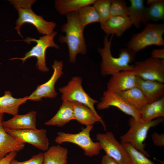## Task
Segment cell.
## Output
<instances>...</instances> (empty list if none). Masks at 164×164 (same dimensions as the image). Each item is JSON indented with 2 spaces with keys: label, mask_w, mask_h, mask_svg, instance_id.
I'll return each mask as SVG.
<instances>
[{
  "label": "cell",
  "mask_w": 164,
  "mask_h": 164,
  "mask_svg": "<svg viewBox=\"0 0 164 164\" xmlns=\"http://www.w3.org/2000/svg\"><path fill=\"white\" fill-rule=\"evenodd\" d=\"M36 115V113L35 111L23 115L17 114L7 121H3L2 125L4 128L12 130L35 129Z\"/></svg>",
  "instance_id": "17"
},
{
  "label": "cell",
  "mask_w": 164,
  "mask_h": 164,
  "mask_svg": "<svg viewBox=\"0 0 164 164\" xmlns=\"http://www.w3.org/2000/svg\"><path fill=\"white\" fill-rule=\"evenodd\" d=\"M57 33L56 32L54 31L50 34L40 37L39 39L27 37L26 39L22 40L28 44H30L32 42H36V45L27 52L23 57L12 58L10 60H20L22 61L23 63L27 59L34 57L37 59L36 66L38 69L43 72H48L49 69L46 64V52L47 49L50 47L59 49V46L54 41V38Z\"/></svg>",
  "instance_id": "8"
},
{
  "label": "cell",
  "mask_w": 164,
  "mask_h": 164,
  "mask_svg": "<svg viewBox=\"0 0 164 164\" xmlns=\"http://www.w3.org/2000/svg\"><path fill=\"white\" fill-rule=\"evenodd\" d=\"M132 25L128 16H116L110 17L101 27L107 36L115 34L120 37Z\"/></svg>",
  "instance_id": "15"
},
{
  "label": "cell",
  "mask_w": 164,
  "mask_h": 164,
  "mask_svg": "<svg viewBox=\"0 0 164 164\" xmlns=\"http://www.w3.org/2000/svg\"><path fill=\"white\" fill-rule=\"evenodd\" d=\"M162 118L145 121L142 120H136L131 117L128 120L130 128L126 133L120 136L121 142L129 143L146 157H150L145 149L144 142L149 129L162 123L163 121Z\"/></svg>",
  "instance_id": "4"
},
{
  "label": "cell",
  "mask_w": 164,
  "mask_h": 164,
  "mask_svg": "<svg viewBox=\"0 0 164 164\" xmlns=\"http://www.w3.org/2000/svg\"><path fill=\"white\" fill-rule=\"evenodd\" d=\"M133 70L136 76L142 79L164 82V60L151 57L136 62Z\"/></svg>",
  "instance_id": "10"
},
{
  "label": "cell",
  "mask_w": 164,
  "mask_h": 164,
  "mask_svg": "<svg viewBox=\"0 0 164 164\" xmlns=\"http://www.w3.org/2000/svg\"><path fill=\"white\" fill-rule=\"evenodd\" d=\"M3 115L0 114V160L8 154L21 150L25 145L24 143L15 139L5 131L2 124Z\"/></svg>",
  "instance_id": "18"
},
{
  "label": "cell",
  "mask_w": 164,
  "mask_h": 164,
  "mask_svg": "<svg viewBox=\"0 0 164 164\" xmlns=\"http://www.w3.org/2000/svg\"><path fill=\"white\" fill-rule=\"evenodd\" d=\"M111 106L116 107L136 120H142L141 114L139 111L117 94L107 90L104 91L101 101L97 104V108L99 110H102L108 109Z\"/></svg>",
  "instance_id": "13"
},
{
  "label": "cell",
  "mask_w": 164,
  "mask_h": 164,
  "mask_svg": "<svg viewBox=\"0 0 164 164\" xmlns=\"http://www.w3.org/2000/svg\"><path fill=\"white\" fill-rule=\"evenodd\" d=\"M136 87L142 92L149 103L164 96V84L157 81L145 80L137 77Z\"/></svg>",
  "instance_id": "16"
},
{
  "label": "cell",
  "mask_w": 164,
  "mask_h": 164,
  "mask_svg": "<svg viewBox=\"0 0 164 164\" xmlns=\"http://www.w3.org/2000/svg\"><path fill=\"white\" fill-rule=\"evenodd\" d=\"M28 100V96L15 98L10 91H5L4 94L0 97V114L7 113L14 116L18 114L19 107Z\"/></svg>",
  "instance_id": "20"
},
{
  "label": "cell",
  "mask_w": 164,
  "mask_h": 164,
  "mask_svg": "<svg viewBox=\"0 0 164 164\" xmlns=\"http://www.w3.org/2000/svg\"><path fill=\"white\" fill-rule=\"evenodd\" d=\"M128 6L123 0H111L110 17L113 16H128Z\"/></svg>",
  "instance_id": "31"
},
{
  "label": "cell",
  "mask_w": 164,
  "mask_h": 164,
  "mask_svg": "<svg viewBox=\"0 0 164 164\" xmlns=\"http://www.w3.org/2000/svg\"><path fill=\"white\" fill-rule=\"evenodd\" d=\"M117 94L140 112L149 103L142 92L137 87Z\"/></svg>",
  "instance_id": "22"
},
{
  "label": "cell",
  "mask_w": 164,
  "mask_h": 164,
  "mask_svg": "<svg viewBox=\"0 0 164 164\" xmlns=\"http://www.w3.org/2000/svg\"><path fill=\"white\" fill-rule=\"evenodd\" d=\"M53 73L50 79L46 82L37 87L36 89L29 96L28 100L40 101L42 98H53L57 94L55 90V84L63 74V63L55 60L52 66Z\"/></svg>",
  "instance_id": "12"
},
{
  "label": "cell",
  "mask_w": 164,
  "mask_h": 164,
  "mask_svg": "<svg viewBox=\"0 0 164 164\" xmlns=\"http://www.w3.org/2000/svg\"><path fill=\"white\" fill-rule=\"evenodd\" d=\"M93 126H86L77 133L58 132L55 141L59 145L64 142L76 144L83 149L84 155L87 156L92 157L97 155L100 153L102 149L99 142H94L90 137V132Z\"/></svg>",
  "instance_id": "7"
},
{
  "label": "cell",
  "mask_w": 164,
  "mask_h": 164,
  "mask_svg": "<svg viewBox=\"0 0 164 164\" xmlns=\"http://www.w3.org/2000/svg\"><path fill=\"white\" fill-rule=\"evenodd\" d=\"M112 35L110 39L108 36H105L103 47L97 49L102 58L101 71L102 75L104 76L112 75L121 71L133 70V65L130 64L134 61L135 58L136 53L127 48L120 50L118 57L113 56L111 50L113 36Z\"/></svg>",
  "instance_id": "2"
},
{
  "label": "cell",
  "mask_w": 164,
  "mask_h": 164,
  "mask_svg": "<svg viewBox=\"0 0 164 164\" xmlns=\"http://www.w3.org/2000/svg\"><path fill=\"white\" fill-rule=\"evenodd\" d=\"M96 138L106 154L119 164H132L128 152L121 143L116 139L112 132L98 133Z\"/></svg>",
  "instance_id": "9"
},
{
  "label": "cell",
  "mask_w": 164,
  "mask_h": 164,
  "mask_svg": "<svg viewBox=\"0 0 164 164\" xmlns=\"http://www.w3.org/2000/svg\"><path fill=\"white\" fill-rule=\"evenodd\" d=\"M82 78L80 77H72L65 86L60 88L59 91L62 94L63 101L77 102L90 108L97 116L104 129H106L105 122L97 112L94 105L98 101L91 98L84 90L82 84Z\"/></svg>",
  "instance_id": "6"
},
{
  "label": "cell",
  "mask_w": 164,
  "mask_h": 164,
  "mask_svg": "<svg viewBox=\"0 0 164 164\" xmlns=\"http://www.w3.org/2000/svg\"><path fill=\"white\" fill-rule=\"evenodd\" d=\"M96 0H56L55 7L61 15L77 12L81 8L93 4Z\"/></svg>",
  "instance_id": "26"
},
{
  "label": "cell",
  "mask_w": 164,
  "mask_h": 164,
  "mask_svg": "<svg viewBox=\"0 0 164 164\" xmlns=\"http://www.w3.org/2000/svg\"><path fill=\"white\" fill-rule=\"evenodd\" d=\"M137 76L134 70H123L111 75L107 84V90L118 93L136 87Z\"/></svg>",
  "instance_id": "14"
},
{
  "label": "cell",
  "mask_w": 164,
  "mask_h": 164,
  "mask_svg": "<svg viewBox=\"0 0 164 164\" xmlns=\"http://www.w3.org/2000/svg\"><path fill=\"white\" fill-rule=\"evenodd\" d=\"M101 164H119L115 160L106 154L104 155L101 160Z\"/></svg>",
  "instance_id": "36"
},
{
  "label": "cell",
  "mask_w": 164,
  "mask_h": 164,
  "mask_svg": "<svg viewBox=\"0 0 164 164\" xmlns=\"http://www.w3.org/2000/svg\"><path fill=\"white\" fill-rule=\"evenodd\" d=\"M4 128L7 133L20 142L30 144L44 151H47L49 148V140L45 129L16 130Z\"/></svg>",
  "instance_id": "11"
},
{
  "label": "cell",
  "mask_w": 164,
  "mask_h": 164,
  "mask_svg": "<svg viewBox=\"0 0 164 164\" xmlns=\"http://www.w3.org/2000/svg\"><path fill=\"white\" fill-rule=\"evenodd\" d=\"M43 160L44 153L40 152L24 161L20 162L14 159L9 164H43Z\"/></svg>",
  "instance_id": "32"
},
{
  "label": "cell",
  "mask_w": 164,
  "mask_h": 164,
  "mask_svg": "<svg viewBox=\"0 0 164 164\" xmlns=\"http://www.w3.org/2000/svg\"><path fill=\"white\" fill-rule=\"evenodd\" d=\"M121 143L128 152L132 164H155L129 143Z\"/></svg>",
  "instance_id": "29"
},
{
  "label": "cell",
  "mask_w": 164,
  "mask_h": 164,
  "mask_svg": "<svg viewBox=\"0 0 164 164\" xmlns=\"http://www.w3.org/2000/svg\"><path fill=\"white\" fill-rule=\"evenodd\" d=\"M153 143L156 146H164V134H160L154 132L151 135Z\"/></svg>",
  "instance_id": "33"
},
{
  "label": "cell",
  "mask_w": 164,
  "mask_h": 164,
  "mask_svg": "<svg viewBox=\"0 0 164 164\" xmlns=\"http://www.w3.org/2000/svg\"><path fill=\"white\" fill-rule=\"evenodd\" d=\"M66 15L67 22L61 27V31L65 33V35H60L59 41L61 43L67 44L69 61L70 63H74L77 54L84 55L87 52L83 33L84 28L80 23L77 12L69 13Z\"/></svg>",
  "instance_id": "1"
},
{
  "label": "cell",
  "mask_w": 164,
  "mask_h": 164,
  "mask_svg": "<svg viewBox=\"0 0 164 164\" xmlns=\"http://www.w3.org/2000/svg\"><path fill=\"white\" fill-rule=\"evenodd\" d=\"M142 120L145 121L164 116V97L147 104L140 112Z\"/></svg>",
  "instance_id": "25"
},
{
  "label": "cell",
  "mask_w": 164,
  "mask_h": 164,
  "mask_svg": "<svg viewBox=\"0 0 164 164\" xmlns=\"http://www.w3.org/2000/svg\"><path fill=\"white\" fill-rule=\"evenodd\" d=\"M164 24L148 22L140 32L134 34L127 44V48L136 53L151 45L164 46Z\"/></svg>",
  "instance_id": "5"
},
{
  "label": "cell",
  "mask_w": 164,
  "mask_h": 164,
  "mask_svg": "<svg viewBox=\"0 0 164 164\" xmlns=\"http://www.w3.org/2000/svg\"><path fill=\"white\" fill-rule=\"evenodd\" d=\"M111 1V0H96L92 4L99 15L100 24L110 17Z\"/></svg>",
  "instance_id": "30"
},
{
  "label": "cell",
  "mask_w": 164,
  "mask_h": 164,
  "mask_svg": "<svg viewBox=\"0 0 164 164\" xmlns=\"http://www.w3.org/2000/svg\"><path fill=\"white\" fill-rule=\"evenodd\" d=\"M73 120H74V115L71 102L63 101L56 114L45 124L47 126L61 127Z\"/></svg>",
  "instance_id": "19"
},
{
  "label": "cell",
  "mask_w": 164,
  "mask_h": 164,
  "mask_svg": "<svg viewBox=\"0 0 164 164\" xmlns=\"http://www.w3.org/2000/svg\"><path fill=\"white\" fill-rule=\"evenodd\" d=\"M130 5L128 6V17L132 25L138 29L141 24L146 25L145 13L146 7L143 0H130Z\"/></svg>",
  "instance_id": "24"
},
{
  "label": "cell",
  "mask_w": 164,
  "mask_h": 164,
  "mask_svg": "<svg viewBox=\"0 0 164 164\" xmlns=\"http://www.w3.org/2000/svg\"><path fill=\"white\" fill-rule=\"evenodd\" d=\"M17 155L16 152H12L6 155L0 160V164H9L11 161L14 159Z\"/></svg>",
  "instance_id": "35"
},
{
  "label": "cell",
  "mask_w": 164,
  "mask_h": 164,
  "mask_svg": "<svg viewBox=\"0 0 164 164\" xmlns=\"http://www.w3.org/2000/svg\"><path fill=\"white\" fill-rule=\"evenodd\" d=\"M149 6L146 7L145 19L146 24L148 21H157L164 19V1L151 0Z\"/></svg>",
  "instance_id": "27"
},
{
  "label": "cell",
  "mask_w": 164,
  "mask_h": 164,
  "mask_svg": "<svg viewBox=\"0 0 164 164\" xmlns=\"http://www.w3.org/2000/svg\"><path fill=\"white\" fill-rule=\"evenodd\" d=\"M73 108L74 120L86 126L92 125L100 120L89 107L75 101L70 102Z\"/></svg>",
  "instance_id": "21"
},
{
  "label": "cell",
  "mask_w": 164,
  "mask_h": 164,
  "mask_svg": "<svg viewBox=\"0 0 164 164\" xmlns=\"http://www.w3.org/2000/svg\"><path fill=\"white\" fill-rule=\"evenodd\" d=\"M44 153L43 164H67L68 151L59 145L49 148Z\"/></svg>",
  "instance_id": "23"
},
{
  "label": "cell",
  "mask_w": 164,
  "mask_h": 164,
  "mask_svg": "<svg viewBox=\"0 0 164 164\" xmlns=\"http://www.w3.org/2000/svg\"><path fill=\"white\" fill-rule=\"evenodd\" d=\"M77 12L80 23L84 28L89 24L95 22H100L99 15L93 6H86Z\"/></svg>",
  "instance_id": "28"
},
{
  "label": "cell",
  "mask_w": 164,
  "mask_h": 164,
  "mask_svg": "<svg viewBox=\"0 0 164 164\" xmlns=\"http://www.w3.org/2000/svg\"><path fill=\"white\" fill-rule=\"evenodd\" d=\"M151 56V57L154 59L164 60V49H153Z\"/></svg>",
  "instance_id": "34"
},
{
  "label": "cell",
  "mask_w": 164,
  "mask_h": 164,
  "mask_svg": "<svg viewBox=\"0 0 164 164\" xmlns=\"http://www.w3.org/2000/svg\"><path fill=\"white\" fill-rule=\"evenodd\" d=\"M17 9L18 18L15 24V29L18 34L23 37L20 30L21 26L24 23L32 24L37 29L38 32L43 35L52 33L56 26L53 21L47 22L41 15H38L31 9V6L35 3V0H12L9 1Z\"/></svg>",
  "instance_id": "3"
}]
</instances>
